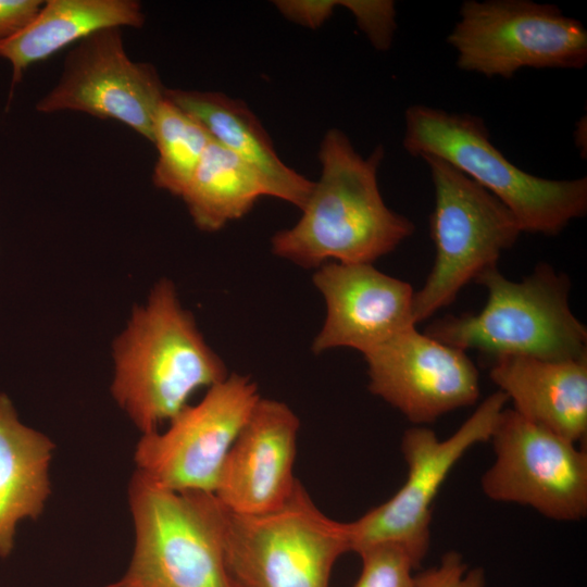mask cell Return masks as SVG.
Masks as SVG:
<instances>
[{
    "label": "cell",
    "mask_w": 587,
    "mask_h": 587,
    "mask_svg": "<svg viewBox=\"0 0 587 587\" xmlns=\"http://www.w3.org/2000/svg\"><path fill=\"white\" fill-rule=\"evenodd\" d=\"M384 154L379 145L363 158L346 134L329 129L319 151L321 177L296 225L273 236L272 251L302 267L372 264L411 236L413 223L390 210L379 192Z\"/></svg>",
    "instance_id": "obj_1"
},
{
    "label": "cell",
    "mask_w": 587,
    "mask_h": 587,
    "mask_svg": "<svg viewBox=\"0 0 587 587\" xmlns=\"http://www.w3.org/2000/svg\"><path fill=\"white\" fill-rule=\"evenodd\" d=\"M113 360L112 397L141 435L170 422L197 389L228 376L166 278L134 308L113 342Z\"/></svg>",
    "instance_id": "obj_2"
},
{
    "label": "cell",
    "mask_w": 587,
    "mask_h": 587,
    "mask_svg": "<svg viewBox=\"0 0 587 587\" xmlns=\"http://www.w3.org/2000/svg\"><path fill=\"white\" fill-rule=\"evenodd\" d=\"M405 151L436 157L457 167L500 200L522 232L552 236L587 212V178L548 179L515 166L497 149L485 122L424 104L404 113Z\"/></svg>",
    "instance_id": "obj_3"
},
{
    "label": "cell",
    "mask_w": 587,
    "mask_h": 587,
    "mask_svg": "<svg viewBox=\"0 0 587 587\" xmlns=\"http://www.w3.org/2000/svg\"><path fill=\"white\" fill-rule=\"evenodd\" d=\"M210 510L235 587H328L350 551L348 526L325 515L299 482L279 509L235 513L210 494Z\"/></svg>",
    "instance_id": "obj_4"
},
{
    "label": "cell",
    "mask_w": 587,
    "mask_h": 587,
    "mask_svg": "<svg viewBox=\"0 0 587 587\" xmlns=\"http://www.w3.org/2000/svg\"><path fill=\"white\" fill-rule=\"evenodd\" d=\"M475 282L488 292L482 311L434 322L425 334L464 351L478 349L494 357L587 358V330L570 309V283L564 275L545 265L522 282H512L495 266Z\"/></svg>",
    "instance_id": "obj_5"
},
{
    "label": "cell",
    "mask_w": 587,
    "mask_h": 587,
    "mask_svg": "<svg viewBox=\"0 0 587 587\" xmlns=\"http://www.w3.org/2000/svg\"><path fill=\"white\" fill-rule=\"evenodd\" d=\"M212 492H176L135 471L129 565L103 587H235L210 510Z\"/></svg>",
    "instance_id": "obj_6"
},
{
    "label": "cell",
    "mask_w": 587,
    "mask_h": 587,
    "mask_svg": "<svg viewBox=\"0 0 587 587\" xmlns=\"http://www.w3.org/2000/svg\"><path fill=\"white\" fill-rule=\"evenodd\" d=\"M422 159L434 186L430 234L436 253L424 286L414 292L415 325L453 302L470 280L497 266L501 253L523 233L512 212L484 187L441 159Z\"/></svg>",
    "instance_id": "obj_7"
},
{
    "label": "cell",
    "mask_w": 587,
    "mask_h": 587,
    "mask_svg": "<svg viewBox=\"0 0 587 587\" xmlns=\"http://www.w3.org/2000/svg\"><path fill=\"white\" fill-rule=\"evenodd\" d=\"M447 37L457 66L511 78L522 68L577 70L587 64V30L554 4L466 0Z\"/></svg>",
    "instance_id": "obj_8"
},
{
    "label": "cell",
    "mask_w": 587,
    "mask_h": 587,
    "mask_svg": "<svg viewBox=\"0 0 587 587\" xmlns=\"http://www.w3.org/2000/svg\"><path fill=\"white\" fill-rule=\"evenodd\" d=\"M508 400L500 390L491 394L446 439L426 426L407 429L401 439L407 478L387 501L347 523L350 551L396 542L422 562L429 549L433 503L440 488L470 449L490 440Z\"/></svg>",
    "instance_id": "obj_9"
},
{
    "label": "cell",
    "mask_w": 587,
    "mask_h": 587,
    "mask_svg": "<svg viewBox=\"0 0 587 587\" xmlns=\"http://www.w3.org/2000/svg\"><path fill=\"white\" fill-rule=\"evenodd\" d=\"M489 441L495 460L480 478L487 498L532 508L557 522L586 516V450L505 408Z\"/></svg>",
    "instance_id": "obj_10"
},
{
    "label": "cell",
    "mask_w": 587,
    "mask_h": 587,
    "mask_svg": "<svg viewBox=\"0 0 587 587\" xmlns=\"http://www.w3.org/2000/svg\"><path fill=\"white\" fill-rule=\"evenodd\" d=\"M248 376L228 374L195 405L184 407L164 432L142 434L137 472L176 492H214L225 457L260 399Z\"/></svg>",
    "instance_id": "obj_11"
},
{
    "label": "cell",
    "mask_w": 587,
    "mask_h": 587,
    "mask_svg": "<svg viewBox=\"0 0 587 587\" xmlns=\"http://www.w3.org/2000/svg\"><path fill=\"white\" fill-rule=\"evenodd\" d=\"M157 68L126 53L121 28L96 32L78 41L64 61L57 85L36 104L42 113L79 111L115 120L153 141V125L165 99Z\"/></svg>",
    "instance_id": "obj_12"
},
{
    "label": "cell",
    "mask_w": 587,
    "mask_h": 587,
    "mask_svg": "<svg viewBox=\"0 0 587 587\" xmlns=\"http://www.w3.org/2000/svg\"><path fill=\"white\" fill-rule=\"evenodd\" d=\"M369 389L415 426L477 402V369L465 351L411 325L363 354Z\"/></svg>",
    "instance_id": "obj_13"
},
{
    "label": "cell",
    "mask_w": 587,
    "mask_h": 587,
    "mask_svg": "<svg viewBox=\"0 0 587 587\" xmlns=\"http://www.w3.org/2000/svg\"><path fill=\"white\" fill-rule=\"evenodd\" d=\"M299 426L287 404L260 398L225 457L216 499L247 515L283 507L299 483L294 476Z\"/></svg>",
    "instance_id": "obj_14"
},
{
    "label": "cell",
    "mask_w": 587,
    "mask_h": 587,
    "mask_svg": "<svg viewBox=\"0 0 587 587\" xmlns=\"http://www.w3.org/2000/svg\"><path fill=\"white\" fill-rule=\"evenodd\" d=\"M313 283L326 304L314 353L348 347L364 354L415 325L411 285L372 264L327 262L319 266Z\"/></svg>",
    "instance_id": "obj_15"
},
{
    "label": "cell",
    "mask_w": 587,
    "mask_h": 587,
    "mask_svg": "<svg viewBox=\"0 0 587 587\" xmlns=\"http://www.w3.org/2000/svg\"><path fill=\"white\" fill-rule=\"evenodd\" d=\"M489 375L520 415L576 445L585 440L587 358L544 360L502 354L495 357Z\"/></svg>",
    "instance_id": "obj_16"
},
{
    "label": "cell",
    "mask_w": 587,
    "mask_h": 587,
    "mask_svg": "<svg viewBox=\"0 0 587 587\" xmlns=\"http://www.w3.org/2000/svg\"><path fill=\"white\" fill-rule=\"evenodd\" d=\"M165 98L195 117L214 141L260 173L272 197L300 210L304 207L314 182L280 160L260 121L242 101L217 91L167 88Z\"/></svg>",
    "instance_id": "obj_17"
},
{
    "label": "cell",
    "mask_w": 587,
    "mask_h": 587,
    "mask_svg": "<svg viewBox=\"0 0 587 587\" xmlns=\"http://www.w3.org/2000/svg\"><path fill=\"white\" fill-rule=\"evenodd\" d=\"M55 445L18 420L0 392V558L14 548L17 524L38 519L51 494L50 464Z\"/></svg>",
    "instance_id": "obj_18"
},
{
    "label": "cell",
    "mask_w": 587,
    "mask_h": 587,
    "mask_svg": "<svg viewBox=\"0 0 587 587\" xmlns=\"http://www.w3.org/2000/svg\"><path fill=\"white\" fill-rule=\"evenodd\" d=\"M145 24L136 0H48L17 35L0 42V58L11 66V90L29 65L43 61L66 46L104 28Z\"/></svg>",
    "instance_id": "obj_19"
},
{
    "label": "cell",
    "mask_w": 587,
    "mask_h": 587,
    "mask_svg": "<svg viewBox=\"0 0 587 587\" xmlns=\"http://www.w3.org/2000/svg\"><path fill=\"white\" fill-rule=\"evenodd\" d=\"M265 196L272 191L261 174L212 140L180 198L199 229L216 232Z\"/></svg>",
    "instance_id": "obj_20"
},
{
    "label": "cell",
    "mask_w": 587,
    "mask_h": 587,
    "mask_svg": "<svg viewBox=\"0 0 587 587\" xmlns=\"http://www.w3.org/2000/svg\"><path fill=\"white\" fill-rule=\"evenodd\" d=\"M212 140L195 117L165 98L153 125L152 143L159 152L154 186L182 197Z\"/></svg>",
    "instance_id": "obj_21"
},
{
    "label": "cell",
    "mask_w": 587,
    "mask_h": 587,
    "mask_svg": "<svg viewBox=\"0 0 587 587\" xmlns=\"http://www.w3.org/2000/svg\"><path fill=\"white\" fill-rule=\"evenodd\" d=\"M357 553L362 570L353 587H416L413 572L421 562L404 546L378 542Z\"/></svg>",
    "instance_id": "obj_22"
},
{
    "label": "cell",
    "mask_w": 587,
    "mask_h": 587,
    "mask_svg": "<svg viewBox=\"0 0 587 587\" xmlns=\"http://www.w3.org/2000/svg\"><path fill=\"white\" fill-rule=\"evenodd\" d=\"M359 27L378 50L390 47L396 30L395 3L388 0H345Z\"/></svg>",
    "instance_id": "obj_23"
},
{
    "label": "cell",
    "mask_w": 587,
    "mask_h": 587,
    "mask_svg": "<svg viewBox=\"0 0 587 587\" xmlns=\"http://www.w3.org/2000/svg\"><path fill=\"white\" fill-rule=\"evenodd\" d=\"M416 587H486L482 567H470L463 555L454 550L440 558L437 565L415 575Z\"/></svg>",
    "instance_id": "obj_24"
},
{
    "label": "cell",
    "mask_w": 587,
    "mask_h": 587,
    "mask_svg": "<svg viewBox=\"0 0 587 587\" xmlns=\"http://www.w3.org/2000/svg\"><path fill=\"white\" fill-rule=\"evenodd\" d=\"M276 8L288 20L300 25L316 28L332 14L339 1L333 0H280Z\"/></svg>",
    "instance_id": "obj_25"
},
{
    "label": "cell",
    "mask_w": 587,
    "mask_h": 587,
    "mask_svg": "<svg viewBox=\"0 0 587 587\" xmlns=\"http://www.w3.org/2000/svg\"><path fill=\"white\" fill-rule=\"evenodd\" d=\"M41 0H0V42L22 32L39 13Z\"/></svg>",
    "instance_id": "obj_26"
}]
</instances>
